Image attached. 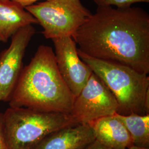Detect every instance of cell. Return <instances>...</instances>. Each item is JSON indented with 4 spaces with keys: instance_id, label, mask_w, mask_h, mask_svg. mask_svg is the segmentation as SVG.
<instances>
[{
    "instance_id": "cell-1",
    "label": "cell",
    "mask_w": 149,
    "mask_h": 149,
    "mask_svg": "<svg viewBox=\"0 0 149 149\" xmlns=\"http://www.w3.org/2000/svg\"><path fill=\"white\" fill-rule=\"evenodd\" d=\"M72 38L92 58L149 73V15L141 8L98 6Z\"/></svg>"
},
{
    "instance_id": "cell-2",
    "label": "cell",
    "mask_w": 149,
    "mask_h": 149,
    "mask_svg": "<svg viewBox=\"0 0 149 149\" xmlns=\"http://www.w3.org/2000/svg\"><path fill=\"white\" fill-rule=\"evenodd\" d=\"M74 100L60 74L53 49L41 45L23 68L8 102L11 107L70 114Z\"/></svg>"
},
{
    "instance_id": "cell-3",
    "label": "cell",
    "mask_w": 149,
    "mask_h": 149,
    "mask_svg": "<svg viewBox=\"0 0 149 149\" xmlns=\"http://www.w3.org/2000/svg\"><path fill=\"white\" fill-rule=\"evenodd\" d=\"M81 59L104 83L117 101V113L149 114V77L122 64L92 58L77 49Z\"/></svg>"
},
{
    "instance_id": "cell-4",
    "label": "cell",
    "mask_w": 149,
    "mask_h": 149,
    "mask_svg": "<svg viewBox=\"0 0 149 149\" xmlns=\"http://www.w3.org/2000/svg\"><path fill=\"white\" fill-rule=\"evenodd\" d=\"M3 115L9 149H34L50 134L78 124L69 114L40 112L25 107H10Z\"/></svg>"
},
{
    "instance_id": "cell-5",
    "label": "cell",
    "mask_w": 149,
    "mask_h": 149,
    "mask_svg": "<svg viewBox=\"0 0 149 149\" xmlns=\"http://www.w3.org/2000/svg\"><path fill=\"white\" fill-rule=\"evenodd\" d=\"M43 28L46 39L72 37L92 13L81 0H49L24 8Z\"/></svg>"
},
{
    "instance_id": "cell-6",
    "label": "cell",
    "mask_w": 149,
    "mask_h": 149,
    "mask_svg": "<svg viewBox=\"0 0 149 149\" xmlns=\"http://www.w3.org/2000/svg\"><path fill=\"white\" fill-rule=\"evenodd\" d=\"M115 97L93 72L80 94L74 98L70 115L80 124H89L117 113Z\"/></svg>"
},
{
    "instance_id": "cell-7",
    "label": "cell",
    "mask_w": 149,
    "mask_h": 149,
    "mask_svg": "<svg viewBox=\"0 0 149 149\" xmlns=\"http://www.w3.org/2000/svg\"><path fill=\"white\" fill-rule=\"evenodd\" d=\"M36 29L23 27L11 37L10 47L0 54V102H8L23 69V58Z\"/></svg>"
},
{
    "instance_id": "cell-8",
    "label": "cell",
    "mask_w": 149,
    "mask_h": 149,
    "mask_svg": "<svg viewBox=\"0 0 149 149\" xmlns=\"http://www.w3.org/2000/svg\"><path fill=\"white\" fill-rule=\"evenodd\" d=\"M60 74L74 98L80 94L93 72L79 56L77 44L72 37L52 39Z\"/></svg>"
},
{
    "instance_id": "cell-9",
    "label": "cell",
    "mask_w": 149,
    "mask_h": 149,
    "mask_svg": "<svg viewBox=\"0 0 149 149\" xmlns=\"http://www.w3.org/2000/svg\"><path fill=\"white\" fill-rule=\"evenodd\" d=\"M96 140L89 124H76L47 136L34 149H85Z\"/></svg>"
},
{
    "instance_id": "cell-10",
    "label": "cell",
    "mask_w": 149,
    "mask_h": 149,
    "mask_svg": "<svg viewBox=\"0 0 149 149\" xmlns=\"http://www.w3.org/2000/svg\"><path fill=\"white\" fill-rule=\"evenodd\" d=\"M90 125L96 140L109 149H129L133 145L127 129L116 114L100 118Z\"/></svg>"
},
{
    "instance_id": "cell-11",
    "label": "cell",
    "mask_w": 149,
    "mask_h": 149,
    "mask_svg": "<svg viewBox=\"0 0 149 149\" xmlns=\"http://www.w3.org/2000/svg\"><path fill=\"white\" fill-rule=\"evenodd\" d=\"M38 24L24 8L12 0H0V42L6 43L23 27Z\"/></svg>"
},
{
    "instance_id": "cell-12",
    "label": "cell",
    "mask_w": 149,
    "mask_h": 149,
    "mask_svg": "<svg viewBox=\"0 0 149 149\" xmlns=\"http://www.w3.org/2000/svg\"><path fill=\"white\" fill-rule=\"evenodd\" d=\"M116 116L127 129L134 145L149 148V114Z\"/></svg>"
},
{
    "instance_id": "cell-13",
    "label": "cell",
    "mask_w": 149,
    "mask_h": 149,
    "mask_svg": "<svg viewBox=\"0 0 149 149\" xmlns=\"http://www.w3.org/2000/svg\"><path fill=\"white\" fill-rule=\"evenodd\" d=\"M97 6H115L118 8H127L136 3H148L149 0H92Z\"/></svg>"
},
{
    "instance_id": "cell-14",
    "label": "cell",
    "mask_w": 149,
    "mask_h": 149,
    "mask_svg": "<svg viewBox=\"0 0 149 149\" xmlns=\"http://www.w3.org/2000/svg\"><path fill=\"white\" fill-rule=\"evenodd\" d=\"M0 149H9L6 139L3 115L2 113H0Z\"/></svg>"
},
{
    "instance_id": "cell-15",
    "label": "cell",
    "mask_w": 149,
    "mask_h": 149,
    "mask_svg": "<svg viewBox=\"0 0 149 149\" xmlns=\"http://www.w3.org/2000/svg\"><path fill=\"white\" fill-rule=\"evenodd\" d=\"M12 1L17 3L23 8H25L28 6L34 5L36 2H37L39 0H12ZM45 1H49V0H45Z\"/></svg>"
},
{
    "instance_id": "cell-16",
    "label": "cell",
    "mask_w": 149,
    "mask_h": 149,
    "mask_svg": "<svg viewBox=\"0 0 149 149\" xmlns=\"http://www.w3.org/2000/svg\"><path fill=\"white\" fill-rule=\"evenodd\" d=\"M85 149H111L96 140Z\"/></svg>"
},
{
    "instance_id": "cell-17",
    "label": "cell",
    "mask_w": 149,
    "mask_h": 149,
    "mask_svg": "<svg viewBox=\"0 0 149 149\" xmlns=\"http://www.w3.org/2000/svg\"><path fill=\"white\" fill-rule=\"evenodd\" d=\"M128 149H149V148H141V147H139L136 146L135 145H132L131 146H130Z\"/></svg>"
}]
</instances>
